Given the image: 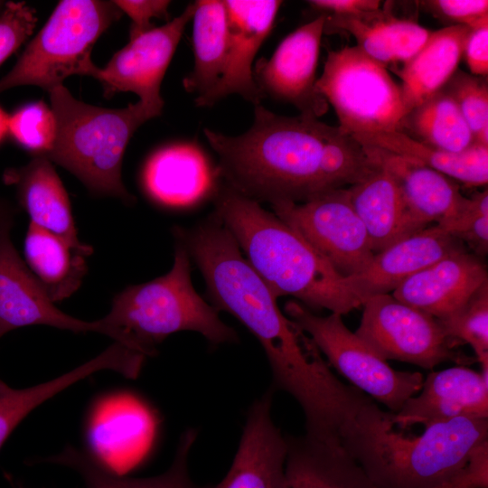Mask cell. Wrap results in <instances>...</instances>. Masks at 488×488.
<instances>
[{
  "label": "cell",
  "instance_id": "obj_10",
  "mask_svg": "<svg viewBox=\"0 0 488 488\" xmlns=\"http://www.w3.org/2000/svg\"><path fill=\"white\" fill-rule=\"evenodd\" d=\"M361 305L362 316L355 333L385 361L427 370L449 361L459 365L477 361L455 351L461 343L446 334L438 319L390 294L370 297Z\"/></svg>",
  "mask_w": 488,
  "mask_h": 488
},
{
  "label": "cell",
  "instance_id": "obj_42",
  "mask_svg": "<svg viewBox=\"0 0 488 488\" xmlns=\"http://www.w3.org/2000/svg\"><path fill=\"white\" fill-rule=\"evenodd\" d=\"M307 3L320 14L336 16L363 15L379 10L380 5V1L376 0H311Z\"/></svg>",
  "mask_w": 488,
  "mask_h": 488
},
{
  "label": "cell",
  "instance_id": "obj_20",
  "mask_svg": "<svg viewBox=\"0 0 488 488\" xmlns=\"http://www.w3.org/2000/svg\"><path fill=\"white\" fill-rule=\"evenodd\" d=\"M482 258L467 250L447 255L409 277L392 296L438 320L444 319L488 280Z\"/></svg>",
  "mask_w": 488,
  "mask_h": 488
},
{
  "label": "cell",
  "instance_id": "obj_37",
  "mask_svg": "<svg viewBox=\"0 0 488 488\" xmlns=\"http://www.w3.org/2000/svg\"><path fill=\"white\" fill-rule=\"evenodd\" d=\"M35 11L25 2H6L0 14V65L33 33Z\"/></svg>",
  "mask_w": 488,
  "mask_h": 488
},
{
  "label": "cell",
  "instance_id": "obj_21",
  "mask_svg": "<svg viewBox=\"0 0 488 488\" xmlns=\"http://www.w3.org/2000/svg\"><path fill=\"white\" fill-rule=\"evenodd\" d=\"M3 180L14 186L18 202L31 223L76 248H90L78 238L68 193L48 158L34 156L23 166L9 168L5 171Z\"/></svg>",
  "mask_w": 488,
  "mask_h": 488
},
{
  "label": "cell",
  "instance_id": "obj_3",
  "mask_svg": "<svg viewBox=\"0 0 488 488\" xmlns=\"http://www.w3.org/2000/svg\"><path fill=\"white\" fill-rule=\"evenodd\" d=\"M390 412L365 394L339 430L343 448L377 488H438L487 441L488 419L457 418L419 436L394 430Z\"/></svg>",
  "mask_w": 488,
  "mask_h": 488
},
{
  "label": "cell",
  "instance_id": "obj_40",
  "mask_svg": "<svg viewBox=\"0 0 488 488\" xmlns=\"http://www.w3.org/2000/svg\"><path fill=\"white\" fill-rule=\"evenodd\" d=\"M488 441L471 455L467 463L446 483L438 488H487Z\"/></svg>",
  "mask_w": 488,
  "mask_h": 488
},
{
  "label": "cell",
  "instance_id": "obj_26",
  "mask_svg": "<svg viewBox=\"0 0 488 488\" xmlns=\"http://www.w3.org/2000/svg\"><path fill=\"white\" fill-rule=\"evenodd\" d=\"M24 262L53 303L61 302L81 285L86 258L93 249H79L64 239L30 222L23 244Z\"/></svg>",
  "mask_w": 488,
  "mask_h": 488
},
{
  "label": "cell",
  "instance_id": "obj_12",
  "mask_svg": "<svg viewBox=\"0 0 488 488\" xmlns=\"http://www.w3.org/2000/svg\"><path fill=\"white\" fill-rule=\"evenodd\" d=\"M193 13L192 3L165 24L131 39L104 68L97 67L91 77L101 83L104 96L108 99L117 92H133L159 116L164 108L161 84Z\"/></svg>",
  "mask_w": 488,
  "mask_h": 488
},
{
  "label": "cell",
  "instance_id": "obj_44",
  "mask_svg": "<svg viewBox=\"0 0 488 488\" xmlns=\"http://www.w3.org/2000/svg\"><path fill=\"white\" fill-rule=\"evenodd\" d=\"M9 114L0 106V145L8 135Z\"/></svg>",
  "mask_w": 488,
  "mask_h": 488
},
{
  "label": "cell",
  "instance_id": "obj_47",
  "mask_svg": "<svg viewBox=\"0 0 488 488\" xmlns=\"http://www.w3.org/2000/svg\"><path fill=\"white\" fill-rule=\"evenodd\" d=\"M5 2H3V1H0V14L2 13V11H3V9H4V7H5Z\"/></svg>",
  "mask_w": 488,
  "mask_h": 488
},
{
  "label": "cell",
  "instance_id": "obj_29",
  "mask_svg": "<svg viewBox=\"0 0 488 488\" xmlns=\"http://www.w3.org/2000/svg\"><path fill=\"white\" fill-rule=\"evenodd\" d=\"M359 142L430 167L468 186L488 182V146L474 144L452 153L417 141L399 131L352 135Z\"/></svg>",
  "mask_w": 488,
  "mask_h": 488
},
{
  "label": "cell",
  "instance_id": "obj_16",
  "mask_svg": "<svg viewBox=\"0 0 488 488\" xmlns=\"http://www.w3.org/2000/svg\"><path fill=\"white\" fill-rule=\"evenodd\" d=\"M419 391L399 412H390L394 426L405 429L457 418H488V374L465 365L430 372Z\"/></svg>",
  "mask_w": 488,
  "mask_h": 488
},
{
  "label": "cell",
  "instance_id": "obj_41",
  "mask_svg": "<svg viewBox=\"0 0 488 488\" xmlns=\"http://www.w3.org/2000/svg\"><path fill=\"white\" fill-rule=\"evenodd\" d=\"M463 57L471 74L487 77L488 74V23L469 28Z\"/></svg>",
  "mask_w": 488,
  "mask_h": 488
},
{
  "label": "cell",
  "instance_id": "obj_5",
  "mask_svg": "<svg viewBox=\"0 0 488 488\" xmlns=\"http://www.w3.org/2000/svg\"><path fill=\"white\" fill-rule=\"evenodd\" d=\"M177 239L172 269L149 282L126 287L115 296L109 313L102 318L115 342L145 356L155 354L157 344L182 331L197 332L213 344L238 341L236 331L195 291L191 257Z\"/></svg>",
  "mask_w": 488,
  "mask_h": 488
},
{
  "label": "cell",
  "instance_id": "obj_33",
  "mask_svg": "<svg viewBox=\"0 0 488 488\" xmlns=\"http://www.w3.org/2000/svg\"><path fill=\"white\" fill-rule=\"evenodd\" d=\"M439 322L448 336L470 344L482 370L488 369V280L458 310Z\"/></svg>",
  "mask_w": 488,
  "mask_h": 488
},
{
  "label": "cell",
  "instance_id": "obj_13",
  "mask_svg": "<svg viewBox=\"0 0 488 488\" xmlns=\"http://www.w3.org/2000/svg\"><path fill=\"white\" fill-rule=\"evenodd\" d=\"M325 20L321 14L290 33L272 56L258 60L253 70L264 97L290 103L300 114L316 118L326 112L328 104L315 88Z\"/></svg>",
  "mask_w": 488,
  "mask_h": 488
},
{
  "label": "cell",
  "instance_id": "obj_38",
  "mask_svg": "<svg viewBox=\"0 0 488 488\" xmlns=\"http://www.w3.org/2000/svg\"><path fill=\"white\" fill-rule=\"evenodd\" d=\"M425 5L436 16L468 28L488 23L487 0H432Z\"/></svg>",
  "mask_w": 488,
  "mask_h": 488
},
{
  "label": "cell",
  "instance_id": "obj_1",
  "mask_svg": "<svg viewBox=\"0 0 488 488\" xmlns=\"http://www.w3.org/2000/svg\"><path fill=\"white\" fill-rule=\"evenodd\" d=\"M203 132L218 155L216 176L254 202L302 203L340 189L336 158L344 132L339 127L302 114L277 115L259 104L245 133Z\"/></svg>",
  "mask_w": 488,
  "mask_h": 488
},
{
  "label": "cell",
  "instance_id": "obj_9",
  "mask_svg": "<svg viewBox=\"0 0 488 488\" xmlns=\"http://www.w3.org/2000/svg\"><path fill=\"white\" fill-rule=\"evenodd\" d=\"M284 311L341 374L392 413L399 412L421 389L424 380L420 372L392 369L346 327L341 314L320 316L298 301L286 303Z\"/></svg>",
  "mask_w": 488,
  "mask_h": 488
},
{
  "label": "cell",
  "instance_id": "obj_19",
  "mask_svg": "<svg viewBox=\"0 0 488 488\" xmlns=\"http://www.w3.org/2000/svg\"><path fill=\"white\" fill-rule=\"evenodd\" d=\"M273 389L251 406L232 465L213 488H283L287 443L271 417Z\"/></svg>",
  "mask_w": 488,
  "mask_h": 488
},
{
  "label": "cell",
  "instance_id": "obj_28",
  "mask_svg": "<svg viewBox=\"0 0 488 488\" xmlns=\"http://www.w3.org/2000/svg\"><path fill=\"white\" fill-rule=\"evenodd\" d=\"M346 190L374 254L403 239L405 208L400 192L379 162L371 174Z\"/></svg>",
  "mask_w": 488,
  "mask_h": 488
},
{
  "label": "cell",
  "instance_id": "obj_24",
  "mask_svg": "<svg viewBox=\"0 0 488 488\" xmlns=\"http://www.w3.org/2000/svg\"><path fill=\"white\" fill-rule=\"evenodd\" d=\"M324 15V33L333 29L348 32L362 52L387 67L407 62L431 33L411 20L397 18L380 9L360 16Z\"/></svg>",
  "mask_w": 488,
  "mask_h": 488
},
{
  "label": "cell",
  "instance_id": "obj_6",
  "mask_svg": "<svg viewBox=\"0 0 488 488\" xmlns=\"http://www.w3.org/2000/svg\"><path fill=\"white\" fill-rule=\"evenodd\" d=\"M49 94L56 138L44 157L74 174L90 192L133 203L135 197L122 182L124 153L136 129L157 114L139 101L123 108L89 105L63 85Z\"/></svg>",
  "mask_w": 488,
  "mask_h": 488
},
{
  "label": "cell",
  "instance_id": "obj_46",
  "mask_svg": "<svg viewBox=\"0 0 488 488\" xmlns=\"http://www.w3.org/2000/svg\"><path fill=\"white\" fill-rule=\"evenodd\" d=\"M6 387L7 385L3 380H0V390H3Z\"/></svg>",
  "mask_w": 488,
  "mask_h": 488
},
{
  "label": "cell",
  "instance_id": "obj_14",
  "mask_svg": "<svg viewBox=\"0 0 488 488\" xmlns=\"http://www.w3.org/2000/svg\"><path fill=\"white\" fill-rule=\"evenodd\" d=\"M12 223L0 228V337L29 325H48L74 333L95 332L111 338L100 319L87 322L58 309L22 259L11 239Z\"/></svg>",
  "mask_w": 488,
  "mask_h": 488
},
{
  "label": "cell",
  "instance_id": "obj_30",
  "mask_svg": "<svg viewBox=\"0 0 488 488\" xmlns=\"http://www.w3.org/2000/svg\"><path fill=\"white\" fill-rule=\"evenodd\" d=\"M145 410L133 398L117 395L103 399L89 418V453L113 468L141 443L149 428Z\"/></svg>",
  "mask_w": 488,
  "mask_h": 488
},
{
  "label": "cell",
  "instance_id": "obj_15",
  "mask_svg": "<svg viewBox=\"0 0 488 488\" xmlns=\"http://www.w3.org/2000/svg\"><path fill=\"white\" fill-rule=\"evenodd\" d=\"M228 46L223 73L207 93L195 99L199 107H211L238 94L259 105L264 97L253 77L252 63L270 33L282 5L278 0H225Z\"/></svg>",
  "mask_w": 488,
  "mask_h": 488
},
{
  "label": "cell",
  "instance_id": "obj_39",
  "mask_svg": "<svg viewBox=\"0 0 488 488\" xmlns=\"http://www.w3.org/2000/svg\"><path fill=\"white\" fill-rule=\"evenodd\" d=\"M114 4L131 19L129 38L134 39L153 27L151 19L167 18V0H115Z\"/></svg>",
  "mask_w": 488,
  "mask_h": 488
},
{
  "label": "cell",
  "instance_id": "obj_35",
  "mask_svg": "<svg viewBox=\"0 0 488 488\" xmlns=\"http://www.w3.org/2000/svg\"><path fill=\"white\" fill-rule=\"evenodd\" d=\"M443 89L455 101L474 143L488 146L487 77L475 76L457 69Z\"/></svg>",
  "mask_w": 488,
  "mask_h": 488
},
{
  "label": "cell",
  "instance_id": "obj_8",
  "mask_svg": "<svg viewBox=\"0 0 488 488\" xmlns=\"http://www.w3.org/2000/svg\"><path fill=\"white\" fill-rule=\"evenodd\" d=\"M387 68L357 45L329 52L315 88L333 107L340 129L351 135L399 130L407 110L400 84Z\"/></svg>",
  "mask_w": 488,
  "mask_h": 488
},
{
  "label": "cell",
  "instance_id": "obj_7",
  "mask_svg": "<svg viewBox=\"0 0 488 488\" xmlns=\"http://www.w3.org/2000/svg\"><path fill=\"white\" fill-rule=\"evenodd\" d=\"M123 13L113 1L62 0L27 44L14 66L0 79V93L33 85L48 93L72 75L92 76L95 42Z\"/></svg>",
  "mask_w": 488,
  "mask_h": 488
},
{
  "label": "cell",
  "instance_id": "obj_23",
  "mask_svg": "<svg viewBox=\"0 0 488 488\" xmlns=\"http://www.w3.org/2000/svg\"><path fill=\"white\" fill-rule=\"evenodd\" d=\"M286 438L283 488H377L339 441Z\"/></svg>",
  "mask_w": 488,
  "mask_h": 488
},
{
  "label": "cell",
  "instance_id": "obj_43",
  "mask_svg": "<svg viewBox=\"0 0 488 488\" xmlns=\"http://www.w3.org/2000/svg\"><path fill=\"white\" fill-rule=\"evenodd\" d=\"M14 210L7 202L0 199V228L5 224L13 222Z\"/></svg>",
  "mask_w": 488,
  "mask_h": 488
},
{
  "label": "cell",
  "instance_id": "obj_27",
  "mask_svg": "<svg viewBox=\"0 0 488 488\" xmlns=\"http://www.w3.org/2000/svg\"><path fill=\"white\" fill-rule=\"evenodd\" d=\"M196 436L197 432L192 428L183 433L171 466L164 473L152 477L120 475L89 452L71 446L39 461L73 469L81 476L86 488H195L188 473V456Z\"/></svg>",
  "mask_w": 488,
  "mask_h": 488
},
{
  "label": "cell",
  "instance_id": "obj_45",
  "mask_svg": "<svg viewBox=\"0 0 488 488\" xmlns=\"http://www.w3.org/2000/svg\"><path fill=\"white\" fill-rule=\"evenodd\" d=\"M359 391H360V397H359V399H358V400H357V402H356V405L353 407V408L352 409V411L345 417V418H346L351 413H352V412L354 411V409H356L355 408H357L358 405L360 404V401H361V399H362V397H363L364 394H363L360 389H359ZM344 420H345V419H344ZM343 422H344V421H343ZM341 427H342V426H341ZM340 428H341V427H340ZM340 428H339V430H340ZM339 430H338V434H337L336 436H325V437L314 436L308 435V434H306V433H305V435H307V436H312V437H314V438H316V439H319V440H324V441H326V440L332 441V440H337V439L339 440Z\"/></svg>",
  "mask_w": 488,
  "mask_h": 488
},
{
  "label": "cell",
  "instance_id": "obj_17",
  "mask_svg": "<svg viewBox=\"0 0 488 488\" xmlns=\"http://www.w3.org/2000/svg\"><path fill=\"white\" fill-rule=\"evenodd\" d=\"M367 146L399 189L405 208L403 239L425 230L430 222L440 225L450 221L466 204L468 198L448 176L383 149Z\"/></svg>",
  "mask_w": 488,
  "mask_h": 488
},
{
  "label": "cell",
  "instance_id": "obj_32",
  "mask_svg": "<svg viewBox=\"0 0 488 488\" xmlns=\"http://www.w3.org/2000/svg\"><path fill=\"white\" fill-rule=\"evenodd\" d=\"M398 131L452 153L463 152L475 144L455 101L444 89L409 110Z\"/></svg>",
  "mask_w": 488,
  "mask_h": 488
},
{
  "label": "cell",
  "instance_id": "obj_2",
  "mask_svg": "<svg viewBox=\"0 0 488 488\" xmlns=\"http://www.w3.org/2000/svg\"><path fill=\"white\" fill-rule=\"evenodd\" d=\"M174 232L201 270L212 305L235 316L260 343L274 385L290 389L308 382L319 364L313 342L282 313L217 215L192 230L176 228Z\"/></svg>",
  "mask_w": 488,
  "mask_h": 488
},
{
  "label": "cell",
  "instance_id": "obj_4",
  "mask_svg": "<svg viewBox=\"0 0 488 488\" xmlns=\"http://www.w3.org/2000/svg\"><path fill=\"white\" fill-rule=\"evenodd\" d=\"M215 214L277 298L341 315L361 305L342 277L275 213L227 185L217 190Z\"/></svg>",
  "mask_w": 488,
  "mask_h": 488
},
{
  "label": "cell",
  "instance_id": "obj_48",
  "mask_svg": "<svg viewBox=\"0 0 488 488\" xmlns=\"http://www.w3.org/2000/svg\"><path fill=\"white\" fill-rule=\"evenodd\" d=\"M20 488H22V487H20Z\"/></svg>",
  "mask_w": 488,
  "mask_h": 488
},
{
  "label": "cell",
  "instance_id": "obj_36",
  "mask_svg": "<svg viewBox=\"0 0 488 488\" xmlns=\"http://www.w3.org/2000/svg\"><path fill=\"white\" fill-rule=\"evenodd\" d=\"M437 226L464 244L466 243L474 254L484 257L488 250L487 190L468 198L466 204L454 218Z\"/></svg>",
  "mask_w": 488,
  "mask_h": 488
},
{
  "label": "cell",
  "instance_id": "obj_31",
  "mask_svg": "<svg viewBox=\"0 0 488 488\" xmlns=\"http://www.w3.org/2000/svg\"><path fill=\"white\" fill-rule=\"evenodd\" d=\"M192 15L194 63L183 80L186 91L196 98L210 91L220 80L228 46V23L224 1L198 0Z\"/></svg>",
  "mask_w": 488,
  "mask_h": 488
},
{
  "label": "cell",
  "instance_id": "obj_18",
  "mask_svg": "<svg viewBox=\"0 0 488 488\" xmlns=\"http://www.w3.org/2000/svg\"><path fill=\"white\" fill-rule=\"evenodd\" d=\"M464 250L462 241L435 225L375 254L362 272L346 278L347 283L362 305L370 297L393 292L409 277L444 257Z\"/></svg>",
  "mask_w": 488,
  "mask_h": 488
},
{
  "label": "cell",
  "instance_id": "obj_34",
  "mask_svg": "<svg viewBox=\"0 0 488 488\" xmlns=\"http://www.w3.org/2000/svg\"><path fill=\"white\" fill-rule=\"evenodd\" d=\"M8 135L34 156H46L56 138V119L43 100L25 104L9 114Z\"/></svg>",
  "mask_w": 488,
  "mask_h": 488
},
{
  "label": "cell",
  "instance_id": "obj_25",
  "mask_svg": "<svg viewBox=\"0 0 488 488\" xmlns=\"http://www.w3.org/2000/svg\"><path fill=\"white\" fill-rule=\"evenodd\" d=\"M469 28L450 25L431 32L399 70L407 113L440 91L457 70Z\"/></svg>",
  "mask_w": 488,
  "mask_h": 488
},
{
  "label": "cell",
  "instance_id": "obj_22",
  "mask_svg": "<svg viewBox=\"0 0 488 488\" xmlns=\"http://www.w3.org/2000/svg\"><path fill=\"white\" fill-rule=\"evenodd\" d=\"M142 183L148 196L167 207H183L201 200L212 185L209 164L192 144L178 143L155 151L146 160Z\"/></svg>",
  "mask_w": 488,
  "mask_h": 488
},
{
  "label": "cell",
  "instance_id": "obj_11",
  "mask_svg": "<svg viewBox=\"0 0 488 488\" xmlns=\"http://www.w3.org/2000/svg\"><path fill=\"white\" fill-rule=\"evenodd\" d=\"M271 208L345 278L362 272L375 255L346 188L302 203H276Z\"/></svg>",
  "mask_w": 488,
  "mask_h": 488
}]
</instances>
